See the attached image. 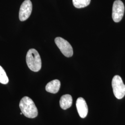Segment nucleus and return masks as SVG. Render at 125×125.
<instances>
[{"instance_id": "nucleus-1", "label": "nucleus", "mask_w": 125, "mask_h": 125, "mask_svg": "<svg viewBox=\"0 0 125 125\" xmlns=\"http://www.w3.org/2000/svg\"><path fill=\"white\" fill-rule=\"evenodd\" d=\"M19 107L23 114L27 118H35L38 115L35 104L31 99L25 96L21 99Z\"/></svg>"}, {"instance_id": "nucleus-2", "label": "nucleus", "mask_w": 125, "mask_h": 125, "mask_svg": "<svg viewBox=\"0 0 125 125\" xmlns=\"http://www.w3.org/2000/svg\"><path fill=\"white\" fill-rule=\"evenodd\" d=\"M26 62L28 68L33 72H39L41 68L42 62L40 55L34 49H31L27 52Z\"/></svg>"}, {"instance_id": "nucleus-3", "label": "nucleus", "mask_w": 125, "mask_h": 125, "mask_svg": "<svg viewBox=\"0 0 125 125\" xmlns=\"http://www.w3.org/2000/svg\"><path fill=\"white\" fill-rule=\"evenodd\" d=\"M113 92L118 99L123 98L125 95V85L120 76H114L112 81Z\"/></svg>"}, {"instance_id": "nucleus-4", "label": "nucleus", "mask_w": 125, "mask_h": 125, "mask_svg": "<svg viewBox=\"0 0 125 125\" xmlns=\"http://www.w3.org/2000/svg\"><path fill=\"white\" fill-rule=\"evenodd\" d=\"M55 42L63 55L68 58L72 56L73 48L67 40L61 37H57L55 39Z\"/></svg>"}, {"instance_id": "nucleus-5", "label": "nucleus", "mask_w": 125, "mask_h": 125, "mask_svg": "<svg viewBox=\"0 0 125 125\" xmlns=\"http://www.w3.org/2000/svg\"><path fill=\"white\" fill-rule=\"evenodd\" d=\"M125 11V7L121 0H116L114 1L112 9V18L115 22H119L123 17Z\"/></svg>"}, {"instance_id": "nucleus-6", "label": "nucleus", "mask_w": 125, "mask_h": 125, "mask_svg": "<svg viewBox=\"0 0 125 125\" xmlns=\"http://www.w3.org/2000/svg\"><path fill=\"white\" fill-rule=\"evenodd\" d=\"M32 5L30 0H25L21 5L19 11V19L21 21H26L31 15Z\"/></svg>"}, {"instance_id": "nucleus-7", "label": "nucleus", "mask_w": 125, "mask_h": 125, "mask_svg": "<svg viewBox=\"0 0 125 125\" xmlns=\"http://www.w3.org/2000/svg\"><path fill=\"white\" fill-rule=\"evenodd\" d=\"M76 107L78 113L82 118H85L88 113V107L85 100L82 97L77 99Z\"/></svg>"}, {"instance_id": "nucleus-8", "label": "nucleus", "mask_w": 125, "mask_h": 125, "mask_svg": "<svg viewBox=\"0 0 125 125\" xmlns=\"http://www.w3.org/2000/svg\"><path fill=\"white\" fill-rule=\"evenodd\" d=\"M61 86L60 82L58 79L52 81L45 86V90L48 92L52 94L58 93Z\"/></svg>"}, {"instance_id": "nucleus-9", "label": "nucleus", "mask_w": 125, "mask_h": 125, "mask_svg": "<svg viewBox=\"0 0 125 125\" xmlns=\"http://www.w3.org/2000/svg\"><path fill=\"white\" fill-rule=\"evenodd\" d=\"M72 97L70 94H66L63 95L59 101L60 107L63 110H66L72 106Z\"/></svg>"}, {"instance_id": "nucleus-10", "label": "nucleus", "mask_w": 125, "mask_h": 125, "mask_svg": "<svg viewBox=\"0 0 125 125\" xmlns=\"http://www.w3.org/2000/svg\"><path fill=\"white\" fill-rule=\"evenodd\" d=\"M91 0H72L74 7L77 9L83 8L88 6L90 3Z\"/></svg>"}, {"instance_id": "nucleus-11", "label": "nucleus", "mask_w": 125, "mask_h": 125, "mask_svg": "<svg viewBox=\"0 0 125 125\" xmlns=\"http://www.w3.org/2000/svg\"><path fill=\"white\" fill-rule=\"evenodd\" d=\"M9 82V79L3 68L0 65V83L6 84Z\"/></svg>"}, {"instance_id": "nucleus-12", "label": "nucleus", "mask_w": 125, "mask_h": 125, "mask_svg": "<svg viewBox=\"0 0 125 125\" xmlns=\"http://www.w3.org/2000/svg\"><path fill=\"white\" fill-rule=\"evenodd\" d=\"M23 114V113H22V112H21V113H20V115H22Z\"/></svg>"}]
</instances>
